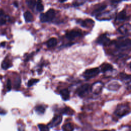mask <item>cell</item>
Wrapping results in <instances>:
<instances>
[{"label":"cell","instance_id":"cell-13","mask_svg":"<svg viewBox=\"0 0 131 131\" xmlns=\"http://www.w3.org/2000/svg\"><path fill=\"white\" fill-rule=\"evenodd\" d=\"M24 16L25 20V21L27 23L31 22L33 20V15L29 11H26V12H25L24 14Z\"/></svg>","mask_w":131,"mask_h":131},{"label":"cell","instance_id":"cell-18","mask_svg":"<svg viewBox=\"0 0 131 131\" xmlns=\"http://www.w3.org/2000/svg\"><path fill=\"white\" fill-rule=\"evenodd\" d=\"M126 19V13L125 10L121 11L117 16V20L120 21H122Z\"/></svg>","mask_w":131,"mask_h":131},{"label":"cell","instance_id":"cell-9","mask_svg":"<svg viewBox=\"0 0 131 131\" xmlns=\"http://www.w3.org/2000/svg\"><path fill=\"white\" fill-rule=\"evenodd\" d=\"M100 69H101V71L102 73H105L108 71H111L113 70V66L109 64H104L103 65H102L100 67Z\"/></svg>","mask_w":131,"mask_h":131},{"label":"cell","instance_id":"cell-25","mask_svg":"<svg viewBox=\"0 0 131 131\" xmlns=\"http://www.w3.org/2000/svg\"><path fill=\"white\" fill-rule=\"evenodd\" d=\"M20 82H21V80H20V77H18L16 78V79L15 80V83H14V85H15V88L16 89H19L20 87Z\"/></svg>","mask_w":131,"mask_h":131},{"label":"cell","instance_id":"cell-4","mask_svg":"<svg viewBox=\"0 0 131 131\" xmlns=\"http://www.w3.org/2000/svg\"><path fill=\"white\" fill-rule=\"evenodd\" d=\"M104 84L100 81H97L94 83L91 88V91L95 94H99L101 92Z\"/></svg>","mask_w":131,"mask_h":131},{"label":"cell","instance_id":"cell-1","mask_svg":"<svg viewBox=\"0 0 131 131\" xmlns=\"http://www.w3.org/2000/svg\"><path fill=\"white\" fill-rule=\"evenodd\" d=\"M130 113V109L128 105H119L114 112L115 116L119 118L124 117Z\"/></svg>","mask_w":131,"mask_h":131},{"label":"cell","instance_id":"cell-24","mask_svg":"<svg viewBox=\"0 0 131 131\" xmlns=\"http://www.w3.org/2000/svg\"><path fill=\"white\" fill-rule=\"evenodd\" d=\"M39 81V79H31L29 80L28 82V87H31V86L34 85L37 83Z\"/></svg>","mask_w":131,"mask_h":131},{"label":"cell","instance_id":"cell-19","mask_svg":"<svg viewBox=\"0 0 131 131\" xmlns=\"http://www.w3.org/2000/svg\"><path fill=\"white\" fill-rule=\"evenodd\" d=\"M6 22V20L3 10H0V25H4Z\"/></svg>","mask_w":131,"mask_h":131},{"label":"cell","instance_id":"cell-21","mask_svg":"<svg viewBox=\"0 0 131 131\" xmlns=\"http://www.w3.org/2000/svg\"><path fill=\"white\" fill-rule=\"evenodd\" d=\"M26 2L27 6L31 9H33L36 4L35 0H26Z\"/></svg>","mask_w":131,"mask_h":131},{"label":"cell","instance_id":"cell-26","mask_svg":"<svg viewBox=\"0 0 131 131\" xmlns=\"http://www.w3.org/2000/svg\"><path fill=\"white\" fill-rule=\"evenodd\" d=\"M2 67L3 69L6 70L10 67V64L7 61H4L2 64Z\"/></svg>","mask_w":131,"mask_h":131},{"label":"cell","instance_id":"cell-12","mask_svg":"<svg viewBox=\"0 0 131 131\" xmlns=\"http://www.w3.org/2000/svg\"><path fill=\"white\" fill-rule=\"evenodd\" d=\"M117 81L111 82L108 85V89L110 90H112V91H116L120 87V85H119Z\"/></svg>","mask_w":131,"mask_h":131},{"label":"cell","instance_id":"cell-30","mask_svg":"<svg viewBox=\"0 0 131 131\" xmlns=\"http://www.w3.org/2000/svg\"><path fill=\"white\" fill-rule=\"evenodd\" d=\"M123 0H112V3H119Z\"/></svg>","mask_w":131,"mask_h":131},{"label":"cell","instance_id":"cell-20","mask_svg":"<svg viewBox=\"0 0 131 131\" xmlns=\"http://www.w3.org/2000/svg\"><path fill=\"white\" fill-rule=\"evenodd\" d=\"M44 9L42 0H38L36 4V10L39 12H42Z\"/></svg>","mask_w":131,"mask_h":131},{"label":"cell","instance_id":"cell-14","mask_svg":"<svg viewBox=\"0 0 131 131\" xmlns=\"http://www.w3.org/2000/svg\"><path fill=\"white\" fill-rule=\"evenodd\" d=\"M55 11H54V10H53L52 9H49L46 12V15L47 17L48 22L51 21V20H52L53 19V18H54V16H55Z\"/></svg>","mask_w":131,"mask_h":131},{"label":"cell","instance_id":"cell-11","mask_svg":"<svg viewBox=\"0 0 131 131\" xmlns=\"http://www.w3.org/2000/svg\"><path fill=\"white\" fill-rule=\"evenodd\" d=\"M131 46V40L130 39H127L125 40H124V42H120L119 43H118L116 44L117 48L120 49V48H124V47H130Z\"/></svg>","mask_w":131,"mask_h":131},{"label":"cell","instance_id":"cell-8","mask_svg":"<svg viewBox=\"0 0 131 131\" xmlns=\"http://www.w3.org/2000/svg\"><path fill=\"white\" fill-rule=\"evenodd\" d=\"M60 94L64 100L67 101L70 99V92L68 89L61 90L60 91Z\"/></svg>","mask_w":131,"mask_h":131},{"label":"cell","instance_id":"cell-34","mask_svg":"<svg viewBox=\"0 0 131 131\" xmlns=\"http://www.w3.org/2000/svg\"><path fill=\"white\" fill-rule=\"evenodd\" d=\"M108 131V130H103V131Z\"/></svg>","mask_w":131,"mask_h":131},{"label":"cell","instance_id":"cell-10","mask_svg":"<svg viewBox=\"0 0 131 131\" xmlns=\"http://www.w3.org/2000/svg\"><path fill=\"white\" fill-rule=\"evenodd\" d=\"M61 113L64 115H66L72 116L74 114V111L70 108L66 106V107L63 108V109L61 110Z\"/></svg>","mask_w":131,"mask_h":131},{"label":"cell","instance_id":"cell-28","mask_svg":"<svg viewBox=\"0 0 131 131\" xmlns=\"http://www.w3.org/2000/svg\"><path fill=\"white\" fill-rule=\"evenodd\" d=\"M120 76L122 79H124V80H126V79L130 80V79H131L130 75H128L124 73H122Z\"/></svg>","mask_w":131,"mask_h":131},{"label":"cell","instance_id":"cell-7","mask_svg":"<svg viewBox=\"0 0 131 131\" xmlns=\"http://www.w3.org/2000/svg\"><path fill=\"white\" fill-rule=\"evenodd\" d=\"M110 39H108L105 35H102L100 36L97 40V43L104 45V46H106V45H108L110 43Z\"/></svg>","mask_w":131,"mask_h":131},{"label":"cell","instance_id":"cell-22","mask_svg":"<svg viewBox=\"0 0 131 131\" xmlns=\"http://www.w3.org/2000/svg\"><path fill=\"white\" fill-rule=\"evenodd\" d=\"M39 131H49V128L48 125L43 124H39L38 125Z\"/></svg>","mask_w":131,"mask_h":131},{"label":"cell","instance_id":"cell-31","mask_svg":"<svg viewBox=\"0 0 131 131\" xmlns=\"http://www.w3.org/2000/svg\"><path fill=\"white\" fill-rule=\"evenodd\" d=\"M14 5L16 7H18V3H17V2H15L14 3Z\"/></svg>","mask_w":131,"mask_h":131},{"label":"cell","instance_id":"cell-6","mask_svg":"<svg viewBox=\"0 0 131 131\" xmlns=\"http://www.w3.org/2000/svg\"><path fill=\"white\" fill-rule=\"evenodd\" d=\"M81 35V32L78 30H72L66 34V37L69 40H73L77 37L80 36Z\"/></svg>","mask_w":131,"mask_h":131},{"label":"cell","instance_id":"cell-23","mask_svg":"<svg viewBox=\"0 0 131 131\" xmlns=\"http://www.w3.org/2000/svg\"><path fill=\"white\" fill-rule=\"evenodd\" d=\"M39 19H40V22H42V23H45V22H48L47 16H46V14H45V13L40 14V16H39Z\"/></svg>","mask_w":131,"mask_h":131},{"label":"cell","instance_id":"cell-33","mask_svg":"<svg viewBox=\"0 0 131 131\" xmlns=\"http://www.w3.org/2000/svg\"><path fill=\"white\" fill-rule=\"evenodd\" d=\"M5 43L4 42V43H3L1 44V46H5Z\"/></svg>","mask_w":131,"mask_h":131},{"label":"cell","instance_id":"cell-35","mask_svg":"<svg viewBox=\"0 0 131 131\" xmlns=\"http://www.w3.org/2000/svg\"><path fill=\"white\" fill-rule=\"evenodd\" d=\"M129 131H131V130H130V129H129Z\"/></svg>","mask_w":131,"mask_h":131},{"label":"cell","instance_id":"cell-29","mask_svg":"<svg viewBox=\"0 0 131 131\" xmlns=\"http://www.w3.org/2000/svg\"><path fill=\"white\" fill-rule=\"evenodd\" d=\"M7 89L8 91H10L11 90V82L9 79H8L7 82Z\"/></svg>","mask_w":131,"mask_h":131},{"label":"cell","instance_id":"cell-5","mask_svg":"<svg viewBox=\"0 0 131 131\" xmlns=\"http://www.w3.org/2000/svg\"><path fill=\"white\" fill-rule=\"evenodd\" d=\"M63 117L60 115H57L54 116L52 119L51 121L48 124L49 128H54L57 125H59L62 122Z\"/></svg>","mask_w":131,"mask_h":131},{"label":"cell","instance_id":"cell-3","mask_svg":"<svg viewBox=\"0 0 131 131\" xmlns=\"http://www.w3.org/2000/svg\"><path fill=\"white\" fill-rule=\"evenodd\" d=\"M90 86L88 84H85L81 85L77 90V94L80 97H84L87 94L89 90Z\"/></svg>","mask_w":131,"mask_h":131},{"label":"cell","instance_id":"cell-27","mask_svg":"<svg viewBox=\"0 0 131 131\" xmlns=\"http://www.w3.org/2000/svg\"><path fill=\"white\" fill-rule=\"evenodd\" d=\"M106 7V5H102V6L99 7V8H98L96 10H95V11H94L93 12V13L94 14L97 13H98V12H101L102 11H103L104 10H105V9Z\"/></svg>","mask_w":131,"mask_h":131},{"label":"cell","instance_id":"cell-16","mask_svg":"<svg viewBox=\"0 0 131 131\" xmlns=\"http://www.w3.org/2000/svg\"><path fill=\"white\" fill-rule=\"evenodd\" d=\"M74 130V126L71 123H67L62 126L63 131H73Z\"/></svg>","mask_w":131,"mask_h":131},{"label":"cell","instance_id":"cell-32","mask_svg":"<svg viewBox=\"0 0 131 131\" xmlns=\"http://www.w3.org/2000/svg\"><path fill=\"white\" fill-rule=\"evenodd\" d=\"M59 1L60 2L63 3V2H65V1H66L67 0H59Z\"/></svg>","mask_w":131,"mask_h":131},{"label":"cell","instance_id":"cell-17","mask_svg":"<svg viewBox=\"0 0 131 131\" xmlns=\"http://www.w3.org/2000/svg\"><path fill=\"white\" fill-rule=\"evenodd\" d=\"M45 108L43 105H38L35 106V111L37 113L39 114H44L45 112Z\"/></svg>","mask_w":131,"mask_h":131},{"label":"cell","instance_id":"cell-15","mask_svg":"<svg viewBox=\"0 0 131 131\" xmlns=\"http://www.w3.org/2000/svg\"><path fill=\"white\" fill-rule=\"evenodd\" d=\"M57 44V41L56 38H53L49 39L47 42V46L49 48L55 47Z\"/></svg>","mask_w":131,"mask_h":131},{"label":"cell","instance_id":"cell-2","mask_svg":"<svg viewBox=\"0 0 131 131\" xmlns=\"http://www.w3.org/2000/svg\"><path fill=\"white\" fill-rule=\"evenodd\" d=\"M100 73V70L98 68L87 69L84 72L83 76L85 79L88 80L96 77Z\"/></svg>","mask_w":131,"mask_h":131}]
</instances>
